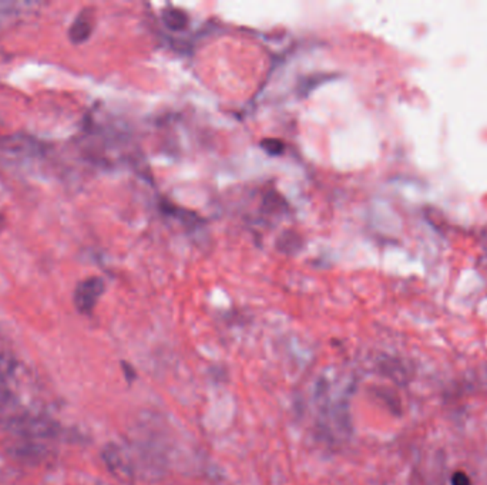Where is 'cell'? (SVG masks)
<instances>
[{
  "label": "cell",
  "mask_w": 487,
  "mask_h": 485,
  "mask_svg": "<svg viewBox=\"0 0 487 485\" xmlns=\"http://www.w3.org/2000/svg\"><path fill=\"white\" fill-rule=\"evenodd\" d=\"M162 19H164L166 26L170 28L171 30H182L185 26H187V14L177 9L166 10L162 13Z\"/></svg>",
  "instance_id": "5b68a950"
},
{
  "label": "cell",
  "mask_w": 487,
  "mask_h": 485,
  "mask_svg": "<svg viewBox=\"0 0 487 485\" xmlns=\"http://www.w3.org/2000/svg\"><path fill=\"white\" fill-rule=\"evenodd\" d=\"M123 367H124V375L127 376V380L131 383L134 379H135V372H134V368L126 363H123Z\"/></svg>",
  "instance_id": "30bf717a"
},
{
  "label": "cell",
  "mask_w": 487,
  "mask_h": 485,
  "mask_svg": "<svg viewBox=\"0 0 487 485\" xmlns=\"http://www.w3.org/2000/svg\"><path fill=\"white\" fill-rule=\"evenodd\" d=\"M104 292V282L100 278H88L80 282L75 292V305L79 312L90 313Z\"/></svg>",
  "instance_id": "7a4b0ae2"
},
{
  "label": "cell",
  "mask_w": 487,
  "mask_h": 485,
  "mask_svg": "<svg viewBox=\"0 0 487 485\" xmlns=\"http://www.w3.org/2000/svg\"><path fill=\"white\" fill-rule=\"evenodd\" d=\"M102 455H103L104 463L111 474L117 475L120 478L130 477L133 474L131 461L119 446H115V444L106 446Z\"/></svg>",
  "instance_id": "3957f363"
},
{
  "label": "cell",
  "mask_w": 487,
  "mask_h": 485,
  "mask_svg": "<svg viewBox=\"0 0 487 485\" xmlns=\"http://www.w3.org/2000/svg\"><path fill=\"white\" fill-rule=\"evenodd\" d=\"M16 368V360L8 353H0V382L5 383Z\"/></svg>",
  "instance_id": "8992f818"
},
{
  "label": "cell",
  "mask_w": 487,
  "mask_h": 485,
  "mask_svg": "<svg viewBox=\"0 0 487 485\" xmlns=\"http://www.w3.org/2000/svg\"><path fill=\"white\" fill-rule=\"evenodd\" d=\"M10 399H12L10 390L6 387L5 383L0 382V408L6 407L10 403Z\"/></svg>",
  "instance_id": "52a82bcc"
},
{
  "label": "cell",
  "mask_w": 487,
  "mask_h": 485,
  "mask_svg": "<svg viewBox=\"0 0 487 485\" xmlns=\"http://www.w3.org/2000/svg\"><path fill=\"white\" fill-rule=\"evenodd\" d=\"M10 431L29 438L55 437L59 433V426L48 417H33V415H20L8 422Z\"/></svg>",
  "instance_id": "6da1fadb"
},
{
  "label": "cell",
  "mask_w": 487,
  "mask_h": 485,
  "mask_svg": "<svg viewBox=\"0 0 487 485\" xmlns=\"http://www.w3.org/2000/svg\"><path fill=\"white\" fill-rule=\"evenodd\" d=\"M452 484L453 485H470V481H469L468 475L461 474V473H456L452 478Z\"/></svg>",
  "instance_id": "9c48e42d"
},
{
  "label": "cell",
  "mask_w": 487,
  "mask_h": 485,
  "mask_svg": "<svg viewBox=\"0 0 487 485\" xmlns=\"http://www.w3.org/2000/svg\"><path fill=\"white\" fill-rule=\"evenodd\" d=\"M91 29H93V21L88 17V13L84 12L75 20L73 26L70 28V39L75 43H82L90 36Z\"/></svg>",
  "instance_id": "277c9868"
},
{
  "label": "cell",
  "mask_w": 487,
  "mask_h": 485,
  "mask_svg": "<svg viewBox=\"0 0 487 485\" xmlns=\"http://www.w3.org/2000/svg\"><path fill=\"white\" fill-rule=\"evenodd\" d=\"M262 146L265 147V150L271 154H280L284 150V146L281 141L278 140H267L262 143Z\"/></svg>",
  "instance_id": "ba28073f"
}]
</instances>
